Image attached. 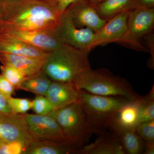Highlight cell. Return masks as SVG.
I'll return each mask as SVG.
<instances>
[{"instance_id": "3", "label": "cell", "mask_w": 154, "mask_h": 154, "mask_svg": "<svg viewBox=\"0 0 154 154\" xmlns=\"http://www.w3.org/2000/svg\"><path fill=\"white\" fill-rule=\"evenodd\" d=\"M72 83L79 90L95 95L119 96L131 101L141 97L128 81L106 69H92L91 68L77 76Z\"/></svg>"}, {"instance_id": "27", "label": "cell", "mask_w": 154, "mask_h": 154, "mask_svg": "<svg viewBox=\"0 0 154 154\" xmlns=\"http://www.w3.org/2000/svg\"><path fill=\"white\" fill-rule=\"evenodd\" d=\"M28 145L22 141H3L0 146V154H22Z\"/></svg>"}, {"instance_id": "2", "label": "cell", "mask_w": 154, "mask_h": 154, "mask_svg": "<svg viewBox=\"0 0 154 154\" xmlns=\"http://www.w3.org/2000/svg\"><path fill=\"white\" fill-rule=\"evenodd\" d=\"M89 53L64 45L48 52L42 70L52 81L72 82L77 76L91 68Z\"/></svg>"}, {"instance_id": "16", "label": "cell", "mask_w": 154, "mask_h": 154, "mask_svg": "<svg viewBox=\"0 0 154 154\" xmlns=\"http://www.w3.org/2000/svg\"><path fill=\"white\" fill-rule=\"evenodd\" d=\"M45 59L0 52V61L2 65L14 68L25 77L34 75L41 70Z\"/></svg>"}, {"instance_id": "22", "label": "cell", "mask_w": 154, "mask_h": 154, "mask_svg": "<svg viewBox=\"0 0 154 154\" xmlns=\"http://www.w3.org/2000/svg\"><path fill=\"white\" fill-rule=\"evenodd\" d=\"M138 125L154 120V87L146 96L138 100Z\"/></svg>"}, {"instance_id": "34", "label": "cell", "mask_w": 154, "mask_h": 154, "mask_svg": "<svg viewBox=\"0 0 154 154\" xmlns=\"http://www.w3.org/2000/svg\"><path fill=\"white\" fill-rule=\"evenodd\" d=\"M88 1H89L92 4H93V5H96L99 4V3L101 2L104 0H88Z\"/></svg>"}, {"instance_id": "18", "label": "cell", "mask_w": 154, "mask_h": 154, "mask_svg": "<svg viewBox=\"0 0 154 154\" xmlns=\"http://www.w3.org/2000/svg\"><path fill=\"white\" fill-rule=\"evenodd\" d=\"M108 130L117 138L125 154H143L145 143L135 129H126L112 124Z\"/></svg>"}, {"instance_id": "1", "label": "cell", "mask_w": 154, "mask_h": 154, "mask_svg": "<svg viewBox=\"0 0 154 154\" xmlns=\"http://www.w3.org/2000/svg\"><path fill=\"white\" fill-rule=\"evenodd\" d=\"M61 15L47 0H5L3 26L23 30L55 29Z\"/></svg>"}, {"instance_id": "12", "label": "cell", "mask_w": 154, "mask_h": 154, "mask_svg": "<svg viewBox=\"0 0 154 154\" xmlns=\"http://www.w3.org/2000/svg\"><path fill=\"white\" fill-rule=\"evenodd\" d=\"M128 12H123L108 20L100 30L95 32L94 47L118 42L127 30Z\"/></svg>"}, {"instance_id": "20", "label": "cell", "mask_w": 154, "mask_h": 154, "mask_svg": "<svg viewBox=\"0 0 154 154\" xmlns=\"http://www.w3.org/2000/svg\"><path fill=\"white\" fill-rule=\"evenodd\" d=\"M138 100L131 101L120 108L112 124L126 129H135L138 124Z\"/></svg>"}, {"instance_id": "23", "label": "cell", "mask_w": 154, "mask_h": 154, "mask_svg": "<svg viewBox=\"0 0 154 154\" xmlns=\"http://www.w3.org/2000/svg\"><path fill=\"white\" fill-rule=\"evenodd\" d=\"M31 109L38 115H47L55 110L47 97L42 95H37L32 101Z\"/></svg>"}, {"instance_id": "31", "label": "cell", "mask_w": 154, "mask_h": 154, "mask_svg": "<svg viewBox=\"0 0 154 154\" xmlns=\"http://www.w3.org/2000/svg\"><path fill=\"white\" fill-rule=\"evenodd\" d=\"M154 7V0H135V8H151Z\"/></svg>"}, {"instance_id": "17", "label": "cell", "mask_w": 154, "mask_h": 154, "mask_svg": "<svg viewBox=\"0 0 154 154\" xmlns=\"http://www.w3.org/2000/svg\"><path fill=\"white\" fill-rule=\"evenodd\" d=\"M0 52L44 59L48 54L29 43L3 33H0Z\"/></svg>"}, {"instance_id": "25", "label": "cell", "mask_w": 154, "mask_h": 154, "mask_svg": "<svg viewBox=\"0 0 154 154\" xmlns=\"http://www.w3.org/2000/svg\"><path fill=\"white\" fill-rule=\"evenodd\" d=\"M135 131L144 143H154V120L140 123Z\"/></svg>"}, {"instance_id": "5", "label": "cell", "mask_w": 154, "mask_h": 154, "mask_svg": "<svg viewBox=\"0 0 154 154\" xmlns=\"http://www.w3.org/2000/svg\"><path fill=\"white\" fill-rule=\"evenodd\" d=\"M66 140L84 146L93 132L90 128L80 101L52 111Z\"/></svg>"}, {"instance_id": "21", "label": "cell", "mask_w": 154, "mask_h": 154, "mask_svg": "<svg viewBox=\"0 0 154 154\" xmlns=\"http://www.w3.org/2000/svg\"><path fill=\"white\" fill-rule=\"evenodd\" d=\"M51 81L41 69L34 75L26 77L17 90H23L36 95L45 96Z\"/></svg>"}, {"instance_id": "13", "label": "cell", "mask_w": 154, "mask_h": 154, "mask_svg": "<svg viewBox=\"0 0 154 154\" xmlns=\"http://www.w3.org/2000/svg\"><path fill=\"white\" fill-rule=\"evenodd\" d=\"M45 96L55 109H59L79 101L80 90L72 82L51 81Z\"/></svg>"}, {"instance_id": "9", "label": "cell", "mask_w": 154, "mask_h": 154, "mask_svg": "<svg viewBox=\"0 0 154 154\" xmlns=\"http://www.w3.org/2000/svg\"><path fill=\"white\" fill-rule=\"evenodd\" d=\"M51 112L44 115L24 114L28 132L33 140L57 141L66 140Z\"/></svg>"}, {"instance_id": "29", "label": "cell", "mask_w": 154, "mask_h": 154, "mask_svg": "<svg viewBox=\"0 0 154 154\" xmlns=\"http://www.w3.org/2000/svg\"><path fill=\"white\" fill-rule=\"evenodd\" d=\"M55 6L61 14L65 11L72 4L79 0H47Z\"/></svg>"}, {"instance_id": "4", "label": "cell", "mask_w": 154, "mask_h": 154, "mask_svg": "<svg viewBox=\"0 0 154 154\" xmlns=\"http://www.w3.org/2000/svg\"><path fill=\"white\" fill-rule=\"evenodd\" d=\"M80 102L93 133L109 129L115 115L122 106L131 102L124 97L99 96L80 90Z\"/></svg>"}, {"instance_id": "10", "label": "cell", "mask_w": 154, "mask_h": 154, "mask_svg": "<svg viewBox=\"0 0 154 154\" xmlns=\"http://www.w3.org/2000/svg\"><path fill=\"white\" fill-rule=\"evenodd\" d=\"M65 11L78 27L90 28L95 32L100 30L107 22L100 17L96 6L88 0H79Z\"/></svg>"}, {"instance_id": "26", "label": "cell", "mask_w": 154, "mask_h": 154, "mask_svg": "<svg viewBox=\"0 0 154 154\" xmlns=\"http://www.w3.org/2000/svg\"><path fill=\"white\" fill-rule=\"evenodd\" d=\"M11 110L16 114H25L31 109L32 101L28 99L13 98L12 96L7 98Z\"/></svg>"}, {"instance_id": "11", "label": "cell", "mask_w": 154, "mask_h": 154, "mask_svg": "<svg viewBox=\"0 0 154 154\" xmlns=\"http://www.w3.org/2000/svg\"><path fill=\"white\" fill-rule=\"evenodd\" d=\"M0 139L22 141L28 144L33 138L28 132L24 114L0 113Z\"/></svg>"}, {"instance_id": "33", "label": "cell", "mask_w": 154, "mask_h": 154, "mask_svg": "<svg viewBox=\"0 0 154 154\" xmlns=\"http://www.w3.org/2000/svg\"><path fill=\"white\" fill-rule=\"evenodd\" d=\"M143 154H154V143H145Z\"/></svg>"}, {"instance_id": "8", "label": "cell", "mask_w": 154, "mask_h": 154, "mask_svg": "<svg viewBox=\"0 0 154 154\" xmlns=\"http://www.w3.org/2000/svg\"><path fill=\"white\" fill-rule=\"evenodd\" d=\"M0 33L18 38L47 52L60 48L65 45L60 38L56 28L23 30L3 26Z\"/></svg>"}, {"instance_id": "19", "label": "cell", "mask_w": 154, "mask_h": 154, "mask_svg": "<svg viewBox=\"0 0 154 154\" xmlns=\"http://www.w3.org/2000/svg\"><path fill=\"white\" fill-rule=\"evenodd\" d=\"M100 17L106 21L119 14L135 8V0H104L95 5Z\"/></svg>"}, {"instance_id": "30", "label": "cell", "mask_w": 154, "mask_h": 154, "mask_svg": "<svg viewBox=\"0 0 154 154\" xmlns=\"http://www.w3.org/2000/svg\"><path fill=\"white\" fill-rule=\"evenodd\" d=\"M7 98L0 93V113H12Z\"/></svg>"}, {"instance_id": "15", "label": "cell", "mask_w": 154, "mask_h": 154, "mask_svg": "<svg viewBox=\"0 0 154 154\" xmlns=\"http://www.w3.org/2000/svg\"><path fill=\"white\" fill-rule=\"evenodd\" d=\"M98 135L94 142L83 146L80 154H125L119 140L110 130Z\"/></svg>"}, {"instance_id": "28", "label": "cell", "mask_w": 154, "mask_h": 154, "mask_svg": "<svg viewBox=\"0 0 154 154\" xmlns=\"http://www.w3.org/2000/svg\"><path fill=\"white\" fill-rule=\"evenodd\" d=\"M16 88L0 74V93L8 98L15 93Z\"/></svg>"}, {"instance_id": "6", "label": "cell", "mask_w": 154, "mask_h": 154, "mask_svg": "<svg viewBox=\"0 0 154 154\" xmlns=\"http://www.w3.org/2000/svg\"><path fill=\"white\" fill-rule=\"evenodd\" d=\"M154 26V8H135L128 11L126 31L118 43L138 51H145L141 41L152 33Z\"/></svg>"}, {"instance_id": "32", "label": "cell", "mask_w": 154, "mask_h": 154, "mask_svg": "<svg viewBox=\"0 0 154 154\" xmlns=\"http://www.w3.org/2000/svg\"><path fill=\"white\" fill-rule=\"evenodd\" d=\"M5 0H0V31L4 24Z\"/></svg>"}, {"instance_id": "24", "label": "cell", "mask_w": 154, "mask_h": 154, "mask_svg": "<svg viewBox=\"0 0 154 154\" xmlns=\"http://www.w3.org/2000/svg\"><path fill=\"white\" fill-rule=\"evenodd\" d=\"M0 69L1 74L16 88V90L26 77L12 67L2 65L0 66Z\"/></svg>"}, {"instance_id": "35", "label": "cell", "mask_w": 154, "mask_h": 154, "mask_svg": "<svg viewBox=\"0 0 154 154\" xmlns=\"http://www.w3.org/2000/svg\"><path fill=\"white\" fill-rule=\"evenodd\" d=\"M3 141H4L0 139V146L1 145V144L2 143Z\"/></svg>"}, {"instance_id": "7", "label": "cell", "mask_w": 154, "mask_h": 154, "mask_svg": "<svg viewBox=\"0 0 154 154\" xmlns=\"http://www.w3.org/2000/svg\"><path fill=\"white\" fill-rule=\"evenodd\" d=\"M56 28L65 44L89 52L94 48L95 32L90 28L78 27L66 11L61 15Z\"/></svg>"}, {"instance_id": "14", "label": "cell", "mask_w": 154, "mask_h": 154, "mask_svg": "<svg viewBox=\"0 0 154 154\" xmlns=\"http://www.w3.org/2000/svg\"><path fill=\"white\" fill-rule=\"evenodd\" d=\"M83 146L69 140H33L22 154H80Z\"/></svg>"}]
</instances>
